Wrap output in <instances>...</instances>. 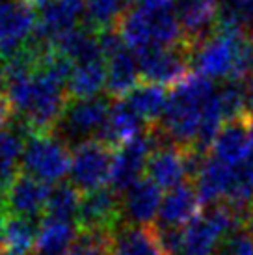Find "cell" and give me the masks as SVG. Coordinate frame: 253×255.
<instances>
[{
	"label": "cell",
	"mask_w": 253,
	"mask_h": 255,
	"mask_svg": "<svg viewBox=\"0 0 253 255\" xmlns=\"http://www.w3.org/2000/svg\"><path fill=\"white\" fill-rule=\"evenodd\" d=\"M118 32L126 47L136 54L153 47H175L184 43L173 4L160 7L134 4L121 17Z\"/></svg>",
	"instance_id": "3"
},
{
	"label": "cell",
	"mask_w": 253,
	"mask_h": 255,
	"mask_svg": "<svg viewBox=\"0 0 253 255\" xmlns=\"http://www.w3.org/2000/svg\"><path fill=\"white\" fill-rule=\"evenodd\" d=\"M242 229L253 239V207L248 209L246 213H244V216H242Z\"/></svg>",
	"instance_id": "35"
},
{
	"label": "cell",
	"mask_w": 253,
	"mask_h": 255,
	"mask_svg": "<svg viewBox=\"0 0 253 255\" xmlns=\"http://www.w3.org/2000/svg\"><path fill=\"white\" fill-rule=\"evenodd\" d=\"M248 127H250V140H252V147H253V116L248 120Z\"/></svg>",
	"instance_id": "39"
},
{
	"label": "cell",
	"mask_w": 253,
	"mask_h": 255,
	"mask_svg": "<svg viewBox=\"0 0 253 255\" xmlns=\"http://www.w3.org/2000/svg\"><path fill=\"white\" fill-rule=\"evenodd\" d=\"M225 205L233 207L239 213H246L253 207V158L233 168Z\"/></svg>",
	"instance_id": "29"
},
{
	"label": "cell",
	"mask_w": 253,
	"mask_h": 255,
	"mask_svg": "<svg viewBox=\"0 0 253 255\" xmlns=\"http://www.w3.org/2000/svg\"><path fill=\"white\" fill-rule=\"evenodd\" d=\"M112 147L101 140H88L71 153L69 179L78 192H93L103 188L112 177Z\"/></svg>",
	"instance_id": "8"
},
{
	"label": "cell",
	"mask_w": 253,
	"mask_h": 255,
	"mask_svg": "<svg viewBox=\"0 0 253 255\" xmlns=\"http://www.w3.org/2000/svg\"><path fill=\"white\" fill-rule=\"evenodd\" d=\"M162 192L151 179L141 177L121 196V214L128 226L147 227L158 218Z\"/></svg>",
	"instance_id": "16"
},
{
	"label": "cell",
	"mask_w": 253,
	"mask_h": 255,
	"mask_svg": "<svg viewBox=\"0 0 253 255\" xmlns=\"http://www.w3.org/2000/svg\"><path fill=\"white\" fill-rule=\"evenodd\" d=\"M123 101L140 116L141 120L145 123H151V127H153V125H156L155 121L162 120V116L166 112L169 93L164 90V86L147 82V84L136 86L132 92L126 93Z\"/></svg>",
	"instance_id": "25"
},
{
	"label": "cell",
	"mask_w": 253,
	"mask_h": 255,
	"mask_svg": "<svg viewBox=\"0 0 253 255\" xmlns=\"http://www.w3.org/2000/svg\"><path fill=\"white\" fill-rule=\"evenodd\" d=\"M37 227L34 220L4 213L0 216V252L7 255H28L35 248Z\"/></svg>",
	"instance_id": "23"
},
{
	"label": "cell",
	"mask_w": 253,
	"mask_h": 255,
	"mask_svg": "<svg viewBox=\"0 0 253 255\" xmlns=\"http://www.w3.org/2000/svg\"><path fill=\"white\" fill-rule=\"evenodd\" d=\"M248 112L253 114V80L248 82Z\"/></svg>",
	"instance_id": "36"
},
{
	"label": "cell",
	"mask_w": 253,
	"mask_h": 255,
	"mask_svg": "<svg viewBox=\"0 0 253 255\" xmlns=\"http://www.w3.org/2000/svg\"><path fill=\"white\" fill-rule=\"evenodd\" d=\"M214 95V82L196 73L173 86L160 125L151 127L156 142L160 143V140H164L179 147H194L207 108Z\"/></svg>",
	"instance_id": "2"
},
{
	"label": "cell",
	"mask_w": 253,
	"mask_h": 255,
	"mask_svg": "<svg viewBox=\"0 0 253 255\" xmlns=\"http://www.w3.org/2000/svg\"><path fill=\"white\" fill-rule=\"evenodd\" d=\"M233 168L235 166H227V164L212 158L211 155L205 156L203 164L194 179L196 192L201 203L216 205L220 199H225L227 190H229V183H231Z\"/></svg>",
	"instance_id": "21"
},
{
	"label": "cell",
	"mask_w": 253,
	"mask_h": 255,
	"mask_svg": "<svg viewBox=\"0 0 253 255\" xmlns=\"http://www.w3.org/2000/svg\"><path fill=\"white\" fill-rule=\"evenodd\" d=\"M140 75L149 84L156 86H177L188 77L190 49L186 45L175 47H153L136 54Z\"/></svg>",
	"instance_id": "10"
},
{
	"label": "cell",
	"mask_w": 253,
	"mask_h": 255,
	"mask_svg": "<svg viewBox=\"0 0 253 255\" xmlns=\"http://www.w3.org/2000/svg\"><path fill=\"white\" fill-rule=\"evenodd\" d=\"M67 255H112L110 235L80 233Z\"/></svg>",
	"instance_id": "32"
},
{
	"label": "cell",
	"mask_w": 253,
	"mask_h": 255,
	"mask_svg": "<svg viewBox=\"0 0 253 255\" xmlns=\"http://www.w3.org/2000/svg\"><path fill=\"white\" fill-rule=\"evenodd\" d=\"M4 214V192H2V186H0V216Z\"/></svg>",
	"instance_id": "40"
},
{
	"label": "cell",
	"mask_w": 253,
	"mask_h": 255,
	"mask_svg": "<svg viewBox=\"0 0 253 255\" xmlns=\"http://www.w3.org/2000/svg\"><path fill=\"white\" fill-rule=\"evenodd\" d=\"M214 255H253V239L244 229H237L220 241Z\"/></svg>",
	"instance_id": "33"
},
{
	"label": "cell",
	"mask_w": 253,
	"mask_h": 255,
	"mask_svg": "<svg viewBox=\"0 0 253 255\" xmlns=\"http://www.w3.org/2000/svg\"><path fill=\"white\" fill-rule=\"evenodd\" d=\"M199 203L201 199L197 196L196 186L192 184H181L162 198L160 213H158V224L155 227L160 229H184L194 218L199 214Z\"/></svg>",
	"instance_id": "18"
},
{
	"label": "cell",
	"mask_w": 253,
	"mask_h": 255,
	"mask_svg": "<svg viewBox=\"0 0 253 255\" xmlns=\"http://www.w3.org/2000/svg\"><path fill=\"white\" fill-rule=\"evenodd\" d=\"M242 34L231 30L216 28L209 37L197 43L190 50V65L196 69V75L209 80H231L237 56H239Z\"/></svg>",
	"instance_id": "4"
},
{
	"label": "cell",
	"mask_w": 253,
	"mask_h": 255,
	"mask_svg": "<svg viewBox=\"0 0 253 255\" xmlns=\"http://www.w3.org/2000/svg\"><path fill=\"white\" fill-rule=\"evenodd\" d=\"M130 7V0H84V19L93 32L112 30Z\"/></svg>",
	"instance_id": "27"
},
{
	"label": "cell",
	"mask_w": 253,
	"mask_h": 255,
	"mask_svg": "<svg viewBox=\"0 0 253 255\" xmlns=\"http://www.w3.org/2000/svg\"><path fill=\"white\" fill-rule=\"evenodd\" d=\"M112 255H166L153 227L121 224L110 237Z\"/></svg>",
	"instance_id": "20"
},
{
	"label": "cell",
	"mask_w": 253,
	"mask_h": 255,
	"mask_svg": "<svg viewBox=\"0 0 253 255\" xmlns=\"http://www.w3.org/2000/svg\"><path fill=\"white\" fill-rule=\"evenodd\" d=\"M82 11L84 0H50L41 7L32 41L47 49H54L62 37L78 28V22L84 15Z\"/></svg>",
	"instance_id": "13"
},
{
	"label": "cell",
	"mask_w": 253,
	"mask_h": 255,
	"mask_svg": "<svg viewBox=\"0 0 253 255\" xmlns=\"http://www.w3.org/2000/svg\"><path fill=\"white\" fill-rule=\"evenodd\" d=\"M211 156L227 166H239L253 158L248 120H235L225 123L211 145Z\"/></svg>",
	"instance_id": "17"
},
{
	"label": "cell",
	"mask_w": 253,
	"mask_h": 255,
	"mask_svg": "<svg viewBox=\"0 0 253 255\" xmlns=\"http://www.w3.org/2000/svg\"><path fill=\"white\" fill-rule=\"evenodd\" d=\"M24 173L45 184L60 183L71 168V153L67 143L56 134H30L22 153Z\"/></svg>",
	"instance_id": "5"
},
{
	"label": "cell",
	"mask_w": 253,
	"mask_h": 255,
	"mask_svg": "<svg viewBox=\"0 0 253 255\" xmlns=\"http://www.w3.org/2000/svg\"><path fill=\"white\" fill-rule=\"evenodd\" d=\"M218 99L227 123L235 120H244L248 114V82L225 80L218 90Z\"/></svg>",
	"instance_id": "31"
},
{
	"label": "cell",
	"mask_w": 253,
	"mask_h": 255,
	"mask_svg": "<svg viewBox=\"0 0 253 255\" xmlns=\"http://www.w3.org/2000/svg\"><path fill=\"white\" fill-rule=\"evenodd\" d=\"M9 118H11V108L7 105L6 97H0V130H4Z\"/></svg>",
	"instance_id": "34"
},
{
	"label": "cell",
	"mask_w": 253,
	"mask_h": 255,
	"mask_svg": "<svg viewBox=\"0 0 253 255\" xmlns=\"http://www.w3.org/2000/svg\"><path fill=\"white\" fill-rule=\"evenodd\" d=\"M49 194V184L37 181L28 173H17L4 192V213L26 220L39 218L47 211Z\"/></svg>",
	"instance_id": "14"
},
{
	"label": "cell",
	"mask_w": 253,
	"mask_h": 255,
	"mask_svg": "<svg viewBox=\"0 0 253 255\" xmlns=\"http://www.w3.org/2000/svg\"><path fill=\"white\" fill-rule=\"evenodd\" d=\"M47 50L30 43L6 64V101L11 114L32 134H47L56 128L67 108V82L45 67Z\"/></svg>",
	"instance_id": "1"
},
{
	"label": "cell",
	"mask_w": 253,
	"mask_h": 255,
	"mask_svg": "<svg viewBox=\"0 0 253 255\" xmlns=\"http://www.w3.org/2000/svg\"><path fill=\"white\" fill-rule=\"evenodd\" d=\"M145 121L141 120L125 101H114L110 105V112L106 118V123L97 140L105 142L110 147H120L128 140L141 134V127Z\"/></svg>",
	"instance_id": "19"
},
{
	"label": "cell",
	"mask_w": 253,
	"mask_h": 255,
	"mask_svg": "<svg viewBox=\"0 0 253 255\" xmlns=\"http://www.w3.org/2000/svg\"><path fill=\"white\" fill-rule=\"evenodd\" d=\"M173 9L190 50L216 30L220 0H173Z\"/></svg>",
	"instance_id": "15"
},
{
	"label": "cell",
	"mask_w": 253,
	"mask_h": 255,
	"mask_svg": "<svg viewBox=\"0 0 253 255\" xmlns=\"http://www.w3.org/2000/svg\"><path fill=\"white\" fill-rule=\"evenodd\" d=\"M216 28L239 32L253 37V0H224L220 2Z\"/></svg>",
	"instance_id": "28"
},
{
	"label": "cell",
	"mask_w": 253,
	"mask_h": 255,
	"mask_svg": "<svg viewBox=\"0 0 253 255\" xmlns=\"http://www.w3.org/2000/svg\"><path fill=\"white\" fill-rule=\"evenodd\" d=\"M6 86V67H2L0 64V90Z\"/></svg>",
	"instance_id": "37"
},
{
	"label": "cell",
	"mask_w": 253,
	"mask_h": 255,
	"mask_svg": "<svg viewBox=\"0 0 253 255\" xmlns=\"http://www.w3.org/2000/svg\"><path fill=\"white\" fill-rule=\"evenodd\" d=\"M106 90V62L105 58H92L73 65L67 80V95L75 99H92Z\"/></svg>",
	"instance_id": "22"
},
{
	"label": "cell",
	"mask_w": 253,
	"mask_h": 255,
	"mask_svg": "<svg viewBox=\"0 0 253 255\" xmlns=\"http://www.w3.org/2000/svg\"><path fill=\"white\" fill-rule=\"evenodd\" d=\"M80 192L73 184L62 183L50 188L49 201H47V218L62 220V222H73L78 216L80 209Z\"/></svg>",
	"instance_id": "30"
},
{
	"label": "cell",
	"mask_w": 253,
	"mask_h": 255,
	"mask_svg": "<svg viewBox=\"0 0 253 255\" xmlns=\"http://www.w3.org/2000/svg\"><path fill=\"white\" fill-rule=\"evenodd\" d=\"M156 147V138L153 130L141 132L136 138L120 145L114 153L112 164V188L116 192H125L136 181L141 179V173L147 171L149 158Z\"/></svg>",
	"instance_id": "12"
},
{
	"label": "cell",
	"mask_w": 253,
	"mask_h": 255,
	"mask_svg": "<svg viewBox=\"0 0 253 255\" xmlns=\"http://www.w3.org/2000/svg\"><path fill=\"white\" fill-rule=\"evenodd\" d=\"M77 239V227L73 222L45 218L37 226L34 250L37 255H67Z\"/></svg>",
	"instance_id": "24"
},
{
	"label": "cell",
	"mask_w": 253,
	"mask_h": 255,
	"mask_svg": "<svg viewBox=\"0 0 253 255\" xmlns=\"http://www.w3.org/2000/svg\"><path fill=\"white\" fill-rule=\"evenodd\" d=\"M110 112L108 101L103 97L92 99H75L67 105L62 120L58 121L54 130L56 136L67 145H80L88 140H97L105 127Z\"/></svg>",
	"instance_id": "7"
},
{
	"label": "cell",
	"mask_w": 253,
	"mask_h": 255,
	"mask_svg": "<svg viewBox=\"0 0 253 255\" xmlns=\"http://www.w3.org/2000/svg\"><path fill=\"white\" fill-rule=\"evenodd\" d=\"M28 4H32V6H39V7H43L45 4H49L50 0H26Z\"/></svg>",
	"instance_id": "38"
},
{
	"label": "cell",
	"mask_w": 253,
	"mask_h": 255,
	"mask_svg": "<svg viewBox=\"0 0 253 255\" xmlns=\"http://www.w3.org/2000/svg\"><path fill=\"white\" fill-rule=\"evenodd\" d=\"M77 224L82 233H103L112 237L114 231L123 224L120 192L112 186L88 192L80 199Z\"/></svg>",
	"instance_id": "11"
},
{
	"label": "cell",
	"mask_w": 253,
	"mask_h": 255,
	"mask_svg": "<svg viewBox=\"0 0 253 255\" xmlns=\"http://www.w3.org/2000/svg\"><path fill=\"white\" fill-rule=\"evenodd\" d=\"M37 17L26 0H0V56L11 60L34 39Z\"/></svg>",
	"instance_id": "9"
},
{
	"label": "cell",
	"mask_w": 253,
	"mask_h": 255,
	"mask_svg": "<svg viewBox=\"0 0 253 255\" xmlns=\"http://www.w3.org/2000/svg\"><path fill=\"white\" fill-rule=\"evenodd\" d=\"M99 45L106 62V92L110 97H125L138 86L140 65L136 52L125 45L118 30L99 32Z\"/></svg>",
	"instance_id": "6"
},
{
	"label": "cell",
	"mask_w": 253,
	"mask_h": 255,
	"mask_svg": "<svg viewBox=\"0 0 253 255\" xmlns=\"http://www.w3.org/2000/svg\"><path fill=\"white\" fill-rule=\"evenodd\" d=\"M28 130L19 125L17 128H4L0 130V186H7L17 177V166L22 160L24 138Z\"/></svg>",
	"instance_id": "26"
}]
</instances>
